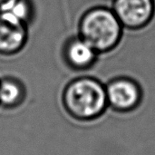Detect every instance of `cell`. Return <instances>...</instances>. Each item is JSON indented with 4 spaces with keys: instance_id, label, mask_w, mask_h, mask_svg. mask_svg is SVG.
I'll return each mask as SVG.
<instances>
[{
    "instance_id": "cell-6",
    "label": "cell",
    "mask_w": 155,
    "mask_h": 155,
    "mask_svg": "<svg viewBox=\"0 0 155 155\" xmlns=\"http://www.w3.org/2000/svg\"><path fill=\"white\" fill-rule=\"evenodd\" d=\"M96 54L97 52L81 37L69 41L65 48V59L76 71L90 68L96 60Z\"/></svg>"
},
{
    "instance_id": "cell-2",
    "label": "cell",
    "mask_w": 155,
    "mask_h": 155,
    "mask_svg": "<svg viewBox=\"0 0 155 155\" xmlns=\"http://www.w3.org/2000/svg\"><path fill=\"white\" fill-rule=\"evenodd\" d=\"M123 27L113 10L95 7L83 15L79 25L80 37L97 53H106L118 45Z\"/></svg>"
},
{
    "instance_id": "cell-1",
    "label": "cell",
    "mask_w": 155,
    "mask_h": 155,
    "mask_svg": "<svg viewBox=\"0 0 155 155\" xmlns=\"http://www.w3.org/2000/svg\"><path fill=\"white\" fill-rule=\"evenodd\" d=\"M62 102L73 118L79 121L94 120L108 107L105 84L94 77H76L65 84Z\"/></svg>"
},
{
    "instance_id": "cell-4",
    "label": "cell",
    "mask_w": 155,
    "mask_h": 155,
    "mask_svg": "<svg viewBox=\"0 0 155 155\" xmlns=\"http://www.w3.org/2000/svg\"><path fill=\"white\" fill-rule=\"evenodd\" d=\"M153 0H114L113 11L123 26L140 29L146 26L153 17Z\"/></svg>"
},
{
    "instance_id": "cell-10",
    "label": "cell",
    "mask_w": 155,
    "mask_h": 155,
    "mask_svg": "<svg viewBox=\"0 0 155 155\" xmlns=\"http://www.w3.org/2000/svg\"><path fill=\"white\" fill-rule=\"evenodd\" d=\"M107 1H114V0H107Z\"/></svg>"
},
{
    "instance_id": "cell-7",
    "label": "cell",
    "mask_w": 155,
    "mask_h": 155,
    "mask_svg": "<svg viewBox=\"0 0 155 155\" xmlns=\"http://www.w3.org/2000/svg\"><path fill=\"white\" fill-rule=\"evenodd\" d=\"M26 87L18 78H0V110L7 111L19 107L26 97Z\"/></svg>"
},
{
    "instance_id": "cell-8",
    "label": "cell",
    "mask_w": 155,
    "mask_h": 155,
    "mask_svg": "<svg viewBox=\"0 0 155 155\" xmlns=\"http://www.w3.org/2000/svg\"><path fill=\"white\" fill-rule=\"evenodd\" d=\"M7 11L25 24L31 16V6L27 0H17Z\"/></svg>"
},
{
    "instance_id": "cell-5",
    "label": "cell",
    "mask_w": 155,
    "mask_h": 155,
    "mask_svg": "<svg viewBox=\"0 0 155 155\" xmlns=\"http://www.w3.org/2000/svg\"><path fill=\"white\" fill-rule=\"evenodd\" d=\"M26 39L25 23L8 11L0 12V54L18 53L25 46Z\"/></svg>"
},
{
    "instance_id": "cell-9",
    "label": "cell",
    "mask_w": 155,
    "mask_h": 155,
    "mask_svg": "<svg viewBox=\"0 0 155 155\" xmlns=\"http://www.w3.org/2000/svg\"><path fill=\"white\" fill-rule=\"evenodd\" d=\"M17 0H0V12L9 10Z\"/></svg>"
},
{
    "instance_id": "cell-3",
    "label": "cell",
    "mask_w": 155,
    "mask_h": 155,
    "mask_svg": "<svg viewBox=\"0 0 155 155\" xmlns=\"http://www.w3.org/2000/svg\"><path fill=\"white\" fill-rule=\"evenodd\" d=\"M108 107L117 112H130L138 107L143 98L139 83L128 76L112 78L105 84Z\"/></svg>"
}]
</instances>
